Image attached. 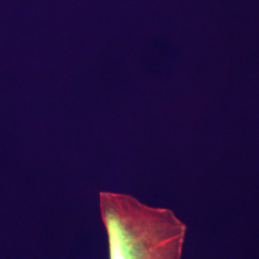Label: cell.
<instances>
[{
  "instance_id": "obj_1",
  "label": "cell",
  "mask_w": 259,
  "mask_h": 259,
  "mask_svg": "<svg viewBox=\"0 0 259 259\" xmlns=\"http://www.w3.org/2000/svg\"><path fill=\"white\" fill-rule=\"evenodd\" d=\"M99 206L110 259H181L186 227L170 209L102 191Z\"/></svg>"
}]
</instances>
